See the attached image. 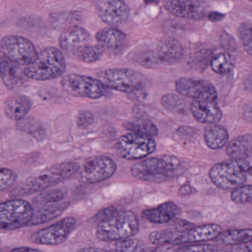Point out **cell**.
<instances>
[{"label": "cell", "instance_id": "6da1fadb", "mask_svg": "<svg viewBox=\"0 0 252 252\" xmlns=\"http://www.w3.org/2000/svg\"><path fill=\"white\" fill-rule=\"evenodd\" d=\"M139 231V222L132 211L115 209L97 225V238L101 241H117L131 238Z\"/></svg>", "mask_w": 252, "mask_h": 252}, {"label": "cell", "instance_id": "7a4b0ae2", "mask_svg": "<svg viewBox=\"0 0 252 252\" xmlns=\"http://www.w3.org/2000/svg\"><path fill=\"white\" fill-rule=\"evenodd\" d=\"M76 162H65L51 166L36 175L26 179L13 191V197H21L44 191L69 179L79 171Z\"/></svg>", "mask_w": 252, "mask_h": 252}, {"label": "cell", "instance_id": "3957f363", "mask_svg": "<svg viewBox=\"0 0 252 252\" xmlns=\"http://www.w3.org/2000/svg\"><path fill=\"white\" fill-rule=\"evenodd\" d=\"M221 232L222 228L219 225L209 223L182 231L157 230L150 233L149 240L152 244L156 246L188 244L215 240Z\"/></svg>", "mask_w": 252, "mask_h": 252}, {"label": "cell", "instance_id": "277c9868", "mask_svg": "<svg viewBox=\"0 0 252 252\" xmlns=\"http://www.w3.org/2000/svg\"><path fill=\"white\" fill-rule=\"evenodd\" d=\"M249 161L245 158H231L214 165L209 175L215 187L224 191L234 190L247 181Z\"/></svg>", "mask_w": 252, "mask_h": 252}, {"label": "cell", "instance_id": "5b68a950", "mask_svg": "<svg viewBox=\"0 0 252 252\" xmlns=\"http://www.w3.org/2000/svg\"><path fill=\"white\" fill-rule=\"evenodd\" d=\"M26 77L36 81H48L58 79L66 70L64 54L56 48H47L41 51L36 61L26 66Z\"/></svg>", "mask_w": 252, "mask_h": 252}, {"label": "cell", "instance_id": "8992f818", "mask_svg": "<svg viewBox=\"0 0 252 252\" xmlns=\"http://www.w3.org/2000/svg\"><path fill=\"white\" fill-rule=\"evenodd\" d=\"M181 164V160L178 158L164 155L136 162L132 165L130 171L132 176L140 181L159 182L167 179Z\"/></svg>", "mask_w": 252, "mask_h": 252}, {"label": "cell", "instance_id": "52a82bcc", "mask_svg": "<svg viewBox=\"0 0 252 252\" xmlns=\"http://www.w3.org/2000/svg\"><path fill=\"white\" fill-rule=\"evenodd\" d=\"M104 83L110 89L142 96L145 89V82L142 75L135 70L127 68L109 69L102 76Z\"/></svg>", "mask_w": 252, "mask_h": 252}, {"label": "cell", "instance_id": "ba28073f", "mask_svg": "<svg viewBox=\"0 0 252 252\" xmlns=\"http://www.w3.org/2000/svg\"><path fill=\"white\" fill-rule=\"evenodd\" d=\"M184 54V49L176 39H164L154 49L148 50L138 55L136 62L144 67L171 65L178 63Z\"/></svg>", "mask_w": 252, "mask_h": 252}, {"label": "cell", "instance_id": "9c48e42d", "mask_svg": "<svg viewBox=\"0 0 252 252\" xmlns=\"http://www.w3.org/2000/svg\"><path fill=\"white\" fill-rule=\"evenodd\" d=\"M61 86L69 95L93 99L106 96L110 93V88L101 81L79 74L64 76Z\"/></svg>", "mask_w": 252, "mask_h": 252}, {"label": "cell", "instance_id": "30bf717a", "mask_svg": "<svg viewBox=\"0 0 252 252\" xmlns=\"http://www.w3.org/2000/svg\"><path fill=\"white\" fill-rule=\"evenodd\" d=\"M157 144L153 137L143 134L131 133L122 135L117 141L116 153L127 160H139L156 151Z\"/></svg>", "mask_w": 252, "mask_h": 252}, {"label": "cell", "instance_id": "8fae6325", "mask_svg": "<svg viewBox=\"0 0 252 252\" xmlns=\"http://www.w3.org/2000/svg\"><path fill=\"white\" fill-rule=\"evenodd\" d=\"M33 216V207L23 199H12L1 203L0 227L14 230L29 226Z\"/></svg>", "mask_w": 252, "mask_h": 252}, {"label": "cell", "instance_id": "7c38bea8", "mask_svg": "<svg viewBox=\"0 0 252 252\" xmlns=\"http://www.w3.org/2000/svg\"><path fill=\"white\" fill-rule=\"evenodd\" d=\"M0 49L3 57L20 65L32 64L39 55L33 43L23 36H9L2 38Z\"/></svg>", "mask_w": 252, "mask_h": 252}, {"label": "cell", "instance_id": "4fadbf2b", "mask_svg": "<svg viewBox=\"0 0 252 252\" xmlns=\"http://www.w3.org/2000/svg\"><path fill=\"white\" fill-rule=\"evenodd\" d=\"M77 221L74 218L67 217L59 222L42 228L32 234L31 240L37 245L57 246L63 244L76 228Z\"/></svg>", "mask_w": 252, "mask_h": 252}, {"label": "cell", "instance_id": "5bb4252c", "mask_svg": "<svg viewBox=\"0 0 252 252\" xmlns=\"http://www.w3.org/2000/svg\"><path fill=\"white\" fill-rule=\"evenodd\" d=\"M116 170L117 165L113 159L107 156H94L84 163L80 179L85 184H98L113 177Z\"/></svg>", "mask_w": 252, "mask_h": 252}, {"label": "cell", "instance_id": "9a60e30c", "mask_svg": "<svg viewBox=\"0 0 252 252\" xmlns=\"http://www.w3.org/2000/svg\"><path fill=\"white\" fill-rule=\"evenodd\" d=\"M177 92L194 100L217 101L218 93L213 85L202 79L181 78L175 82Z\"/></svg>", "mask_w": 252, "mask_h": 252}, {"label": "cell", "instance_id": "2e32d148", "mask_svg": "<svg viewBox=\"0 0 252 252\" xmlns=\"http://www.w3.org/2000/svg\"><path fill=\"white\" fill-rule=\"evenodd\" d=\"M96 11L103 22L110 27L123 26L129 20V7L123 0H98Z\"/></svg>", "mask_w": 252, "mask_h": 252}, {"label": "cell", "instance_id": "e0dca14e", "mask_svg": "<svg viewBox=\"0 0 252 252\" xmlns=\"http://www.w3.org/2000/svg\"><path fill=\"white\" fill-rule=\"evenodd\" d=\"M165 9L186 20H200L204 17L205 8L199 0H163Z\"/></svg>", "mask_w": 252, "mask_h": 252}, {"label": "cell", "instance_id": "ac0fdd59", "mask_svg": "<svg viewBox=\"0 0 252 252\" xmlns=\"http://www.w3.org/2000/svg\"><path fill=\"white\" fill-rule=\"evenodd\" d=\"M33 216L29 225H37L50 222L60 217L70 206L67 199L63 201L33 203Z\"/></svg>", "mask_w": 252, "mask_h": 252}, {"label": "cell", "instance_id": "d6986e66", "mask_svg": "<svg viewBox=\"0 0 252 252\" xmlns=\"http://www.w3.org/2000/svg\"><path fill=\"white\" fill-rule=\"evenodd\" d=\"M190 111L197 122L206 125H215L222 117V110L217 101L194 100L190 104Z\"/></svg>", "mask_w": 252, "mask_h": 252}, {"label": "cell", "instance_id": "ffe728a7", "mask_svg": "<svg viewBox=\"0 0 252 252\" xmlns=\"http://www.w3.org/2000/svg\"><path fill=\"white\" fill-rule=\"evenodd\" d=\"M91 40V34L86 29L79 26H71L66 29L60 37V45L63 51L76 53L79 48Z\"/></svg>", "mask_w": 252, "mask_h": 252}, {"label": "cell", "instance_id": "44dd1931", "mask_svg": "<svg viewBox=\"0 0 252 252\" xmlns=\"http://www.w3.org/2000/svg\"><path fill=\"white\" fill-rule=\"evenodd\" d=\"M181 212V209L173 202H166L153 209H146L141 216L152 223L162 224L175 219Z\"/></svg>", "mask_w": 252, "mask_h": 252}, {"label": "cell", "instance_id": "7402d4cb", "mask_svg": "<svg viewBox=\"0 0 252 252\" xmlns=\"http://www.w3.org/2000/svg\"><path fill=\"white\" fill-rule=\"evenodd\" d=\"M20 65L2 57L1 78L4 85L8 89H17L22 86L26 81L25 70H23Z\"/></svg>", "mask_w": 252, "mask_h": 252}, {"label": "cell", "instance_id": "603a6c76", "mask_svg": "<svg viewBox=\"0 0 252 252\" xmlns=\"http://www.w3.org/2000/svg\"><path fill=\"white\" fill-rule=\"evenodd\" d=\"M33 102L26 95H14L8 98L5 103L4 112L8 119L20 121L24 119L32 109Z\"/></svg>", "mask_w": 252, "mask_h": 252}, {"label": "cell", "instance_id": "cb8c5ba5", "mask_svg": "<svg viewBox=\"0 0 252 252\" xmlns=\"http://www.w3.org/2000/svg\"><path fill=\"white\" fill-rule=\"evenodd\" d=\"M203 138L209 148L218 150L228 144L229 135L225 128L215 124L206 126L203 133Z\"/></svg>", "mask_w": 252, "mask_h": 252}, {"label": "cell", "instance_id": "d4e9b609", "mask_svg": "<svg viewBox=\"0 0 252 252\" xmlns=\"http://www.w3.org/2000/svg\"><path fill=\"white\" fill-rule=\"evenodd\" d=\"M227 155L232 158H245L252 156V135H241L228 143Z\"/></svg>", "mask_w": 252, "mask_h": 252}, {"label": "cell", "instance_id": "484cf974", "mask_svg": "<svg viewBox=\"0 0 252 252\" xmlns=\"http://www.w3.org/2000/svg\"><path fill=\"white\" fill-rule=\"evenodd\" d=\"M95 39L104 48L119 49L125 43L126 35L116 28H106L96 33Z\"/></svg>", "mask_w": 252, "mask_h": 252}, {"label": "cell", "instance_id": "4316f807", "mask_svg": "<svg viewBox=\"0 0 252 252\" xmlns=\"http://www.w3.org/2000/svg\"><path fill=\"white\" fill-rule=\"evenodd\" d=\"M252 240V229H233L221 232L215 243L222 246H237Z\"/></svg>", "mask_w": 252, "mask_h": 252}, {"label": "cell", "instance_id": "83f0119b", "mask_svg": "<svg viewBox=\"0 0 252 252\" xmlns=\"http://www.w3.org/2000/svg\"><path fill=\"white\" fill-rule=\"evenodd\" d=\"M135 122H126L124 125L126 130L135 133L143 134L149 136L155 137L158 133L157 126L151 121L146 118L136 119Z\"/></svg>", "mask_w": 252, "mask_h": 252}, {"label": "cell", "instance_id": "f1b7e54d", "mask_svg": "<svg viewBox=\"0 0 252 252\" xmlns=\"http://www.w3.org/2000/svg\"><path fill=\"white\" fill-rule=\"evenodd\" d=\"M104 48L102 45H87L79 48L75 54L80 61L87 64L95 63L98 61L104 54Z\"/></svg>", "mask_w": 252, "mask_h": 252}, {"label": "cell", "instance_id": "f546056e", "mask_svg": "<svg viewBox=\"0 0 252 252\" xmlns=\"http://www.w3.org/2000/svg\"><path fill=\"white\" fill-rule=\"evenodd\" d=\"M210 66L215 73L226 74L234 68V59L227 53H220L212 59Z\"/></svg>", "mask_w": 252, "mask_h": 252}, {"label": "cell", "instance_id": "4dcf8cb0", "mask_svg": "<svg viewBox=\"0 0 252 252\" xmlns=\"http://www.w3.org/2000/svg\"><path fill=\"white\" fill-rule=\"evenodd\" d=\"M144 243L140 240L125 239L113 241L107 246L106 250L113 252H142L144 250Z\"/></svg>", "mask_w": 252, "mask_h": 252}, {"label": "cell", "instance_id": "1f68e13d", "mask_svg": "<svg viewBox=\"0 0 252 252\" xmlns=\"http://www.w3.org/2000/svg\"><path fill=\"white\" fill-rule=\"evenodd\" d=\"M67 196V190L64 187L59 188L47 189L41 191L33 198V203H42V202H58L66 200Z\"/></svg>", "mask_w": 252, "mask_h": 252}, {"label": "cell", "instance_id": "d6a6232c", "mask_svg": "<svg viewBox=\"0 0 252 252\" xmlns=\"http://www.w3.org/2000/svg\"><path fill=\"white\" fill-rule=\"evenodd\" d=\"M160 103L164 108L172 113L184 114L186 112L184 98L176 94H168L163 95Z\"/></svg>", "mask_w": 252, "mask_h": 252}, {"label": "cell", "instance_id": "836d02e7", "mask_svg": "<svg viewBox=\"0 0 252 252\" xmlns=\"http://www.w3.org/2000/svg\"><path fill=\"white\" fill-rule=\"evenodd\" d=\"M231 198L234 203H252V185H243L232 190Z\"/></svg>", "mask_w": 252, "mask_h": 252}, {"label": "cell", "instance_id": "e575fe53", "mask_svg": "<svg viewBox=\"0 0 252 252\" xmlns=\"http://www.w3.org/2000/svg\"><path fill=\"white\" fill-rule=\"evenodd\" d=\"M239 36L246 52L252 57V23H245L239 29Z\"/></svg>", "mask_w": 252, "mask_h": 252}, {"label": "cell", "instance_id": "d590c367", "mask_svg": "<svg viewBox=\"0 0 252 252\" xmlns=\"http://www.w3.org/2000/svg\"><path fill=\"white\" fill-rule=\"evenodd\" d=\"M18 175L14 170L8 168H2L0 172V190L3 191L12 187L17 181Z\"/></svg>", "mask_w": 252, "mask_h": 252}, {"label": "cell", "instance_id": "8d00e7d4", "mask_svg": "<svg viewBox=\"0 0 252 252\" xmlns=\"http://www.w3.org/2000/svg\"><path fill=\"white\" fill-rule=\"evenodd\" d=\"M39 126V124L36 123V122H32V119H28L26 120H20L19 123H17V127L20 129H22L31 135H33L35 138H37L38 135L42 137V127L36 128V126Z\"/></svg>", "mask_w": 252, "mask_h": 252}, {"label": "cell", "instance_id": "74e56055", "mask_svg": "<svg viewBox=\"0 0 252 252\" xmlns=\"http://www.w3.org/2000/svg\"><path fill=\"white\" fill-rule=\"evenodd\" d=\"M95 120L94 114L92 112L89 111V110H82L80 111L77 116V125L79 127L88 128V126H91Z\"/></svg>", "mask_w": 252, "mask_h": 252}, {"label": "cell", "instance_id": "f35d334b", "mask_svg": "<svg viewBox=\"0 0 252 252\" xmlns=\"http://www.w3.org/2000/svg\"><path fill=\"white\" fill-rule=\"evenodd\" d=\"M217 249L214 248V246L208 244H193L190 246H184V247L179 248L177 249V251L180 252H214L216 251Z\"/></svg>", "mask_w": 252, "mask_h": 252}, {"label": "cell", "instance_id": "ab89813d", "mask_svg": "<svg viewBox=\"0 0 252 252\" xmlns=\"http://www.w3.org/2000/svg\"><path fill=\"white\" fill-rule=\"evenodd\" d=\"M232 250L235 252H252V240L243 244L237 245V246L233 248Z\"/></svg>", "mask_w": 252, "mask_h": 252}, {"label": "cell", "instance_id": "60d3db41", "mask_svg": "<svg viewBox=\"0 0 252 252\" xmlns=\"http://www.w3.org/2000/svg\"><path fill=\"white\" fill-rule=\"evenodd\" d=\"M223 15L218 12L211 13L209 15V20L212 22H218L222 20Z\"/></svg>", "mask_w": 252, "mask_h": 252}, {"label": "cell", "instance_id": "b9f144b4", "mask_svg": "<svg viewBox=\"0 0 252 252\" xmlns=\"http://www.w3.org/2000/svg\"><path fill=\"white\" fill-rule=\"evenodd\" d=\"M12 251H17V252H21V251H39L36 249H32V248L30 247H21V248H17V249H14Z\"/></svg>", "mask_w": 252, "mask_h": 252}, {"label": "cell", "instance_id": "7bdbcfd3", "mask_svg": "<svg viewBox=\"0 0 252 252\" xmlns=\"http://www.w3.org/2000/svg\"><path fill=\"white\" fill-rule=\"evenodd\" d=\"M105 249H98V248H85V249H81L82 252H91V251H104Z\"/></svg>", "mask_w": 252, "mask_h": 252}, {"label": "cell", "instance_id": "ee69618b", "mask_svg": "<svg viewBox=\"0 0 252 252\" xmlns=\"http://www.w3.org/2000/svg\"><path fill=\"white\" fill-rule=\"evenodd\" d=\"M160 0H144V2L147 5H150V4H156L158 3Z\"/></svg>", "mask_w": 252, "mask_h": 252}, {"label": "cell", "instance_id": "f6af8a7d", "mask_svg": "<svg viewBox=\"0 0 252 252\" xmlns=\"http://www.w3.org/2000/svg\"><path fill=\"white\" fill-rule=\"evenodd\" d=\"M248 173H249V175H252V166H249V170H248Z\"/></svg>", "mask_w": 252, "mask_h": 252}, {"label": "cell", "instance_id": "bcb514c9", "mask_svg": "<svg viewBox=\"0 0 252 252\" xmlns=\"http://www.w3.org/2000/svg\"><path fill=\"white\" fill-rule=\"evenodd\" d=\"M249 1H250V2H252V0H249Z\"/></svg>", "mask_w": 252, "mask_h": 252}]
</instances>
